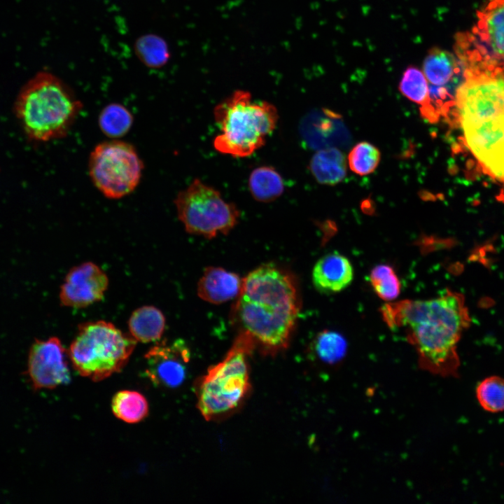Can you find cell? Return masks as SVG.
<instances>
[{"mask_svg":"<svg viewBox=\"0 0 504 504\" xmlns=\"http://www.w3.org/2000/svg\"><path fill=\"white\" fill-rule=\"evenodd\" d=\"M457 57L464 78L456 92L454 117L482 171L504 183V62L470 44Z\"/></svg>","mask_w":504,"mask_h":504,"instance_id":"cell-1","label":"cell"},{"mask_svg":"<svg viewBox=\"0 0 504 504\" xmlns=\"http://www.w3.org/2000/svg\"><path fill=\"white\" fill-rule=\"evenodd\" d=\"M381 312L389 327L404 330L421 370L442 377L458 376L457 346L470 324L462 294L448 289L431 299L388 302Z\"/></svg>","mask_w":504,"mask_h":504,"instance_id":"cell-2","label":"cell"},{"mask_svg":"<svg viewBox=\"0 0 504 504\" xmlns=\"http://www.w3.org/2000/svg\"><path fill=\"white\" fill-rule=\"evenodd\" d=\"M295 280L279 267L263 265L243 279L232 319L268 354L285 349L299 312Z\"/></svg>","mask_w":504,"mask_h":504,"instance_id":"cell-3","label":"cell"},{"mask_svg":"<svg viewBox=\"0 0 504 504\" xmlns=\"http://www.w3.org/2000/svg\"><path fill=\"white\" fill-rule=\"evenodd\" d=\"M83 104L61 79L39 72L19 92L15 113L29 140L47 142L64 137L71 129Z\"/></svg>","mask_w":504,"mask_h":504,"instance_id":"cell-4","label":"cell"},{"mask_svg":"<svg viewBox=\"0 0 504 504\" xmlns=\"http://www.w3.org/2000/svg\"><path fill=\"white\" fill-rule=\"evenodd\" d=\"M214 115L221 132L214 141V148L238 158L249 156L261 148L279 118L273 104L253 101L244 90H237L219 103Z\"/></svg>","mask_w":504,"mask_h":504,"instance_id":"cell-5","label":"cell"},{"mask_svg":"<svg viewBox=\"0 0 504 504\" xmlns=\"http://www.w3.org/2000/svg\"><path fill=\"white\" fill-rule=\"evenodd\" d=\"M255 346L240 332L225 358L212 366L197 388V408L206 420L228 414L237 408L250 388L248 356Z\"/></svg>","mask_w":504,"mask_h":504,"instance_id":"cell-6","label":"cell"},{"mask_svg":"<svg viewBox=\"0 0 504 504\" xmlns=\"http://www.w3.org/2000/svg\"><path fill=\"white\" fill-rule=\"evenodd\" d=\"M69 357L80 375L94 382L120 372L136 346L135 339L105 321L80 324Z\"/></svg>","mask_w":504,"mask_h":504,"instance_id":"cell-7","label":"cell"},{"mask_svg":"<svg viewBox=\"0 0 504 504\" xmlns=\"http://www.w3.org/2000/svg\"><path fill=\"white\" fill-rule=\"evenodd\" d=\"M174 204L186 232L206 238L227 234L239 218L234 204L225 201L218 190L198 178L178 193Z\"/></svg>","mask_w":504,"mask_h":504,"instance_id":"cell-8","label":"cell"},{"mask_svg":"<svg viewBox=\"0 0 504 504\" xmlns=\"http://www.w3.org/2000/svg\"><path fill=\"white\" fill-rule=\"evenodd\" d=\"M144 163L130 143L113 139L94 146L88 160L90 179L106 198L118 200L138 186Z\"/></svg>","mask_w":504,"mask_h":504,"instance_id":"cell-9","label":"cell"},{"mask_svg":"<svg viewBox=\"0 0 504 504\" xmlns=\"http://www.w3.org/2000/svg\"><path fill=\"white\" fill-rule=\"evenodd\" d=\"M66 350L55 337L36 340L31 344L27 374L35 390L52 389L71 380Z\"/></svg>","mask_w":504,"mask_h":504,"instance_id":"cell-10","label":"cell"},{"mask_svg":"<svg viewBox=\"0 0 504 504\" xmlns=\"http://www.w3.org/2000/svg\"><path fill=\"white\" fill-rule=\"evenodd\" d=\"M108 286L106 273L96 264L87 262L67 273L59 293L63 306L83 308L102 300Z\"/></svg>","mask_w":504,"mask_h":504,"instance_id":"cell-11","label":"cell"},{"mask_svg":"<svg viewBox=\"0 0 504 504\" xmlns=\"http://www.w3.org/2000/svg\"><path fill=\"white\" fill-rule=\"evenodd\" d=\"M190 357V350L181 339L169 344L164 342L159 343L145 355L147 363L146 374L155 385L177 387L186 378Z\"/></svg>","mask_w":504,"mask_h":504,"instance_id":"cell-12","label":"cell"},{"mask_svg":"<svg viewBox=\"0 0 504 504\" xmlns=\"http://www.w3.org/2000/svg\"><path fill=\"white\" fill-rule=\"evenodd\" d=\"M300 136L310 148H346L351 142V134L342 117L324 108L307 113L298 126Z\"/></svg>","mask_w":504,"mask_h":504,"instance_id":"cell-13","label":"cell"},{"mask_svg":"<svg viewBox=\"0 0 504 504\" xmlns=\"http://www.w3.org/2000/svg\"><path fill=\"white\" fill-rule=\"evenodd\" d=\"M466 33L481 52L504 62V0H489L477 13L472 32Z\"/></svg>","mask_w":504,"mask_h":504,"instance_id":"cell-14","label":"cell"},{"mask_svg":"<svg viewBox=\"0 0 504 504\" xmlns=\"http://www.w3.org/2000/svg\"><path fill=\"white\" fill-rule=\"evenodd\" d=\"M354 276L350 260L337 252L327 253L318 259L312 274L315 288L325 294L344 290L351 284Z\"/></svg>","mask_w":504,"mask_h":504,"instance_id":"cell-15","label":"cell"},{"mask_svg":"<svg viewBox=\"0 0 504 504\" xmlns=\"http://www.w3.org/2000/svg\"><path fill=\"white\" fill-rule=\"evenodd\" d=\"M423 73L430 85L456 92L463 80V69L456 55L438 47L428 52L423 62Z\"/></svg>","mask_w":504,"mask_h":504,"instance_id":"cell-16","label":"cell"},{"mask_svg":"<svg viewBox=\"0 0 504 504\" xmlns=\"http://www.w3.org/2000/svg\"><path fill=\"white\" fill-rule=\"evenodd\" d=\"M243 279L233 272L218 267H209L197 284V295L212 304H221L237 298L241 290Z\"/></svg>","mask_w":504,"mask_h":504,"instance_id":"cell-17","label":"cell"},{"mask_svg":"<svg viewBox=\"0 0 504 504\" xmlns=\"http://www.w3.org/2000/svg\"><path fill=\"white\" fill-rule=\"evenodd\" d=\"M309 167L317 182L323 185L337 184L346 174L345 156L335 147L318 150L312 156Z\"/></svg>","mask_w":504,"mask_h":504,"instance_id":"cell-18","label":"cell"},{"mask_svg":"<svg viewBox=\"0 0 504 504\" xmlns=\"http://www.w3.org/2000/svg\"><path fill=\"white\" fill-rule=\"evenodd\" d=\"M128 327L130 335L143 343L159 340L164 330L165 318L162 312L153 306H143L131 314Z\"/></svg>","mask_w":504,"mask_h":504,"instance_id":"cell-19","label":"cell"},{"mask_svg":"<svg viewBox=\"0 0 504 504\" xmlns=\"http://www.w3.org/2000/svg\"><path fill=\"white\" fill-rule=\"evenodd\" d=\"M248 188L258 202H271L284 191V183L280 174L272 167L261 166L254 169L248 178Z\"/></svg>","mask_w":504,"mask_h":504,"instance_id":"cell-20","label":"cell"},{"mask_svg":"<svg viewBox=\"0 0 504 504\" xmlns=\"http://www.w3.org/2000/svg\"><path fill=\"white\" fill-rule=\"evenodd\" d=\"M112 411L119 419L134 424L147 416L148 405L141 393L134 391H121L113 398Z\"/></svg>","mask_w":504,"mask_h":504,"instance_id":"cell-21","label":"cell"},{"mask_svg":"<svg viewBox=\"0 0 504 504\" xmlns=\"http://www.w3.org/2000/svg\"><path fill=\"white\" fill-rule=\"evenodd\" d=\"M134 117L122 104L113 103L106 106L100 112L98 124L101 131L112 139L125 135L131 129Z\"/></svg>","mask_w":504,"mask_h":504,"instance_id":"cell-22","label":"cell"},{"mask_svg":"<svg viewBox=\"0 0 504 504\" xmlns=\"http://www.w3.org/2000/svg\"><path fill=\"white\" fill-rule=\"evenodd\" d=\"M312 349L323 363L335 365L344 357L347 350L345 338L333 330H323L314 338Z\"/></svg>","mask_w":504,"mask_h":504,"instance_id":"cell-23","label":"cell"},{"mask_svg":"<svg viewBox=\"0 0 504 504\" xmlns=\"http://www.w3.org/2000/svg\"><path fill=\"white\" fill-rule=\"evenodd\" d=\"M399 90L405 97L421 106L423 115L426 113L429 108V86L422 71L414 66H408L403 72Z\"/></svg>","mask_w":504,"mask_h":504,"instance_id":"cell-24","label":"cell"},{"mask_svg":"<svg viewBox=\"0 0 504 504\" xmlns=\"http://www.w3.org/2000/svg\"><path fill=\"white\" fill-rule=\"evenodd\" d=\"M476 398L481 407L491 413L504 411V378L489 376L476 386Z\"/></svg>","mask_w":504,"mask_h":504,"instance_id":"cell-25","label":"cell"},{"mask_svg":"<svg viewBox=\"0 0 504 504\" xmlns=\"http://www.w3.org/2000/svg\"><path fill=\"white\" fill-rule=\"evenodd\" d=\"M370 281L376 294L385 301L393 300L400 295V280L388 265H376L370 272Z\"/></svg>","mask_w":504,"mask_h":504,"instance_id":"cell-26","label":"cell"},{"mask_svg":"<svg viewBox=\"0 0 504 504\" xmlns=\"http://www.w3.org/2000/svg\"><path fill=\"white\" fill-rule=\"evenodd\" d=\"M380 158V152L377 147L370 143L362 141L351 149L348 156V162L352 172L364 176L375 170Z\"/></svg>","mask_w":504,"mask_h":504,"instance_id":"cell-27","label":"cell"},{"mask_svg":"<svg viewBox=\"0 0 504 504\" xmlns=\"http://www.w3.org/2000/svg\"><path fill=\"white\" fill-rule=\"evenodd\" d=\"M140 57L149 66L162 65L167 58V51L162 40L153 36H144L136 43Z\"/></svg>","mask_w":504,"mask_h":504,"instance_id":"cell-28","label":"cell"}]
</instances>
